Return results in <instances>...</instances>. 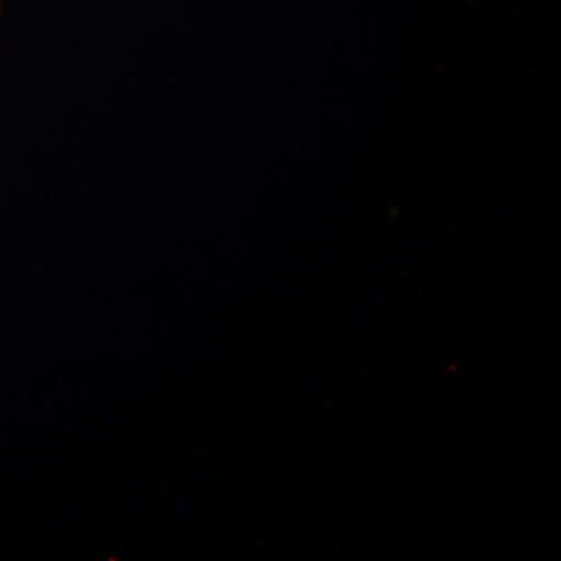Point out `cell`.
Listing matches in <instances>:
<instances>
[{"label": "cell", "mask_w": 561, "mask_h": 561, "mask_svg": "<svg viewBox=\"0 0 561 561\" xmlns=\"http://www.w3.org/2000/svg\"><path fill=\"white\" fill-rule=\"evenodd\" d=\"M2 2H4V0H0V7H2Z\"/></svg>", "instance_id": "cell-1"}]
</instances>
